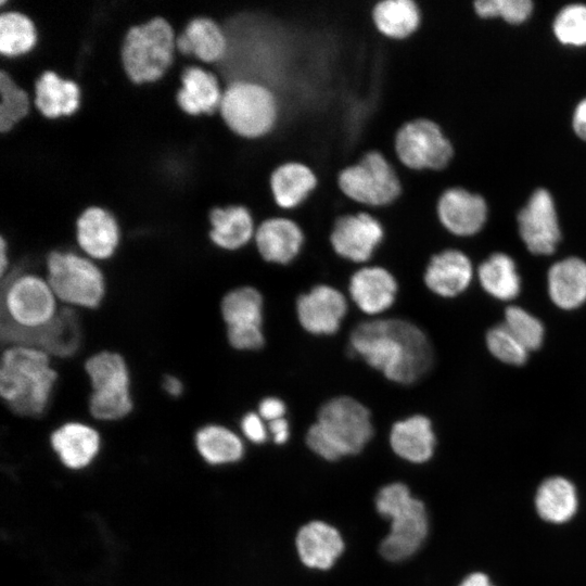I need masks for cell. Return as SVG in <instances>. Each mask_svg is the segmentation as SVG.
I'll return each mask as SVG.
<instances>
[{"label":"cell","instance_id":"obj_1","mask_svg":"<svg viewBox=\"0 0 586 586\" xmlns=\"http://www.w3.org/2000/svg\"><path fill=\"white\" fill-rule=\"evenodd\" d=\"M349 349L387 380L402 385L420 381L434 359L426 334L399 318L360 322L351 332Z\"/></svg>","mask_w":586,"mask_h":586},{"label":"cell","instance_id":"obj_2","mask_svg":"<svg viewBox=\"0 0 586 586\" xmlns=\"http://www.w3.org/2000/svg\"><path fill=\"white\" fill-rule=\"evenodd\" d=\"M58 372L50 355L24 345L8 346L1 356L0 395L21 417H41L49 407Z\"/></svg>","mask_w":586,"mask_h":586},{"label":"cell","instance_id":"obj_3","mask_svg":"<svg viewBox=\"0 0 586 586\" xmlns=\"http://www.w3.org/2000/svg\"><path fill=\"white\" fill-rule=\"evenodd\" d=\"M373 435L369 409L349 396H336L321 405L317 421L306 433L307 446L327 460L360 453Z\"/></svg>","mask_w":586,"mask_h":586},{"label":"cell","instance_id":"obj_4","mask_svg":"<svg viewBox=\"0 0 586 586\" xmlns=\"http://www.w3.org/2000/svg\"><path fill=\"white\" fill-rule=\"evenodd\" d=\"M378 512L392 521L391 531L380 546L382 557L402 561L413 555L428 535V517L422 501L408 487L393 483L380 489L375 498Z\"/></svg>","mask_w":586,"mask_h":586},{"label":"cell","instance_id":"obj_5","mask_svg":"<svg viewBox=\"0 0 586 586\" xmlns=\"http://www.w3.org/2000/svg\"><path fill=\"white\" fill-rule=\"evenodd\" d=\"M56 300L47 279L15 269L2 279L0 327L38 330L58 315Z\"/></svg>","mask_w":586,"mask_h":586},{"label":"cell","instance_id":"obj_6","mask_svg":"<svg viewBox=\"0 0 586 586\" xmlns=\"http://www.w3.org/2000/svg\"><path fill=\"white\" fill-rule=\"evenodd\" d=\"M218 114L237 136L259 139L272 131L279 117L273 91L252 80H237L224 87Z\"/></svg>","mask_w":586,"mask_h":586},{"label":"cell","instance_id":"obj_7","mask_svg":"<svg viewBox=\"0 0 586 586\" xmlns=\"http://www.w3.org/2000/svg\"><path fill=\"white\" fill-rule=\"evenodd\" d=\"M85 370L91 385L88 407L93 418L115 421L128 416L133 408L130 375L124 357L102 351L90 356Z\"/></svg>","mask_w":586,"mask_h":586},{"label":"cell","instance_id":"obj_8","mask_svg":"<svg viewBox=\"0 0 586 586\" xmlns=\"http://www.w3.org/2000/svg\"><path fill=\"white\" fill-rule=\"evenodd\" d=\"M175 36L170 24L163 17L131 27L122 48L123 66L137 84L160 78L173 61Z\"/></svg>","mask_w":586,"mask_h":586},{"label":"cell","instance_id":"obj_9","mask_svg":"<svg viewBox=\"0 0 586 586\" xmlns=\"http://www.w3.org/2000/svg\"><path fill=\"white\" fill-rule=\"evenodd\" d=\"M46 279L55 297L67 305L93 309L105 295V280L100 268L72 252L49 253Z\"/></svg>","mask_w":586,"mask_h":586},{"label":"cell","instance_id":"obj_10","mask_svg":"<svg viewBox=\"0 0 586 586\" xmlns=\"http://www.w3.org/2000/svg\"><path fill=\"white\" fill-rule=\"evenodd\" d=\"M342 192L365 209L393 204L402 193V182L394 165L379 151H369L359 162L339 175Z\"/></svg>","mask_w":586,"mask_h":586},{"label":"cell","instance_id":"obj_11","mask_svg":"<svg viewBox=\"0 0 586 586\" xmlns=\"http://www.w3.org/2000/svg\"><path fill=\"white\" fill-rule=\"evenodd\" d=\"M395 153L408 169L441 171L451 163L455 148L437 123L418 118L406 123L397 131Z\"/></svg>","mask_w":586,"mask_h":586},{"label":"cell","instance_id":"obj_12","mask_svg":"<svg viewBox=\"0 0 586 586\" xmlns=\"http://www.w3.org/2000/svg\"><path fill=\"white\" fill-rule=\"evenodd\" d=\"M263 306V296L253 286H240L225 294L220 311L233 348L257 351L264 346Z\"/></svg>","mask_w":586,"mask_h":586},{"label":"cell","instance_id":"obj_13","mask_svg":"<svg viewBox=\"0 0 586 586\" xmlns=\"http://www.w3.org/2000/svg\"><path fill=\"white\" fill-rule=\"evenodd\" d=\"M384 240L383 225L368 211L339 216L329 237L332 252L352 263L369 262Z\"/></svg>","mask_w":586,"mask_h":586},{"label":"cell","instance_id":"obj_14","mask_svg":"<svg viewBox=\"0 0 586 586\" xmlns=\"http://www.w3.org/2000/svg\"><path fill=\"white\" fill-rule=\"evenodd\" d=\"M2 343L39 348L50 356L74 355L81 342V327L77 313L71 307L59 309L55 318L47 326L34 331L1 328Z\"/></svg>","mask_w":586,"mask_h":586},{"label":"cell","instance_id":"obj_15","mask_svg":"<svg viewBox=\"0 0 586 586\" xmlns=\"http://www.w3.org/2000/svg\"><path fill=\"white\" fill-rule=\"evenodd\" d=\"M520 235L535 255H550L560 241L561 232L551 195L536 190L518 216Z\"/></svg>","mask_w":586,"mask_h":586},{"label":"cell","instance_id":"obj_16","mask_svg":"<svg viewBox=\"0 0 586 586\" xmlns=\"http://www.w3.org/2000/svg\"><path fill=\"white\" fill-rule=\"evenodd\" d=\"M346 311L344 294L327 284L315 285L296 300L298 322L314 335H331L337 332Z\"/></svg>","mask_w":586,"mask_h":586},{"label":"cell","instance_id":"obj_17","mask_svg":"<svg viewBox=\"0 0 586 586\" xmlns=\"http://www.w3.org/2000/svg\"><path fill=\"white\" fill-rule=\"evenodd\" d=\"M305 242L302 227L283 216L262 220L253 239L256 252L265 262L282 266L293 263L302 254Z\"/></svg>","mask_w":586,"mask_h":586},{"label":"cell","instance_id":"obj_18","mask_svg":"<svg viewBox=\"0 0 586 586\" xmlns=\"http://www.w3.org/2000/svg\"><path fill=\"white\" fill-rule=\"evenodd\" d=\"M484 200L460 187H450L436 204L437 219L449 233L468 237L476 233L486 220Z\"/></svg>","mask_w":586,"mask_h":586},{"label":"cell","instance_id":"obj_19","mask_svg":"<svg viewBox=\"0 0 586 586\" xmlns=\"http://www.w3.org/2000/svg\"><path fill=\"white\" fill-rule=\"evenodd\" d=\"M395 277L382 266H365L349 279L348 291L357 307L368 315L388 309L397 294Z\"/></svg>","mask_w":586,"mask_h":586},{"label":"cell","instance_id":"obj_20","mask_svg":"<svg viewBox=\"0 0 586 586\" xmlns=\"http://www.w3.org/2000/svg\"><path fill=\"white\" fill-rule=\"evenodd\" d=\"M473 268L461 251L447 249L434 254L425 268L424 283L436 295L454 297L470 284Z\"/></svg>","mask_w":586,"mask_h":586},{"label":"cell","instance_id":"obj_21","mask_svg":"<svg viewBox=\"0 0 586 586\" xmlns=\"http://www.w3.org/2000/svg\"><path fill=\"white\" fill-rule=\"evenodd\" d=\"M209 239L217 247L234 252L253 242L256 221L244 205L214 206L209 212Z\"/></svg>","mask_w":586,"mask_h":586},{"label":"cell","instance_id":"obj_22","mask_svg":"<svg viewBox=\"0 0 586 586\" xmlns=\"http://www.w3.org/2000/svg\"><path fill=\"white\" fill-rule=\"evenodd\" d=\"M76 238L80 249L91 258L107 259L119 243L118 225L109 212L92 206L78 217Z\"/></svg>","mask_w":586,"mask_h":586},{"label":"cell","instance_id":"obj_23","mask_svg":"<svg viewBox=\"0 0 586 586\" xmlns=\"http://www.w3.org/2000/svg\"><path fill=\"white\" fill-rule=\"evenodd\" d=\"M578 504L576 486L571 480L561 475L543 480L533 499L539 519L553 525L571 521L577 513Z\"/></svg>","mask_w":586,"mask_h":586},{"label":"cell","instance_id":"obj_24","mask_svg":"<svg viewBox=\"0 0 586 586\" xmlns=\"http://www.w3.org/2000/svg\"><path fill=\"white\" fill-rule=\"evenodd\" d=\"M181 82L177 102L186 113L213 115L219 110L224 87L217 75L202 67L191 66L183 71Z\"/></svg>","mask_w":586,"mask_h":586},{"label":"cell","instance_id":"obj_25","mask_svg":"<svg viewBox=\"0 0 586 586\" xmlns=\"http://www.w3.org/2000/svg\"><path fill=\"white\" fill-rule=\"evenodd\" d=\"M296 546L306 566L321 570L331 568L344 549L339 532L321 521L304 525L297 533Z\"/></svg>","mask_w":586,"mask_h":586},{"label":"cell","instance_id":"obj_26","mask_svg":"<svg viewBox=\"0 0 586 586\" xmlns=\"http://www.w3.org/2000/svg\"><path fill=\"white\" fill-rule=\"evenodd\" d=\"M390 443L400 458L422 463L433 456L436 440L430 419L415 415L393 424Z\"/></svg>","mask_w":586,"mask_h":586},{"label":"cell","instance_id":"obj_27","mask_svg":"<svg viewBox=\"0 0 586 586\" xmlns=\"http://www.w3.org/2000/svg\"><path fill=\"white\" fill-rule=\"evenodd\" d=\"M182 53H193L204 62H220L228 51V38L222 26L206 16L195 17L176 38Z\"/></svg>","mask_w":586,"mask_h":586},{"label":"cell","instance_id":"obj_28","mask_svg":"<svg viewBox=\"0 0 586 586\" xmlns=\"http://www.w3.org/2000/svg\"><path fill=\"white\" fill-rule=\"evenodd\" d=\"M317 186L318 178L314 170L298 162L280 165L270 177V189L275 202L284 211L301 206Z\"/></svg>","mask_w":586,"mask_h":586},{"label":"cell","instance_id":"obj_29","mask_svg":"<svg viewBox=\"0 0 586 586\" xmlns=\"http://www.w3.org/2000/svg\"><path fill=\"white\" fill-rule=\"evenodd\" d=\"M51 446L67 468L80 469L98 454L100 436L87 424L68 422L53 431Z\"/></svg>","mask_w":586,"mask_h":586},{"label":"cell","instance_id":"obj_30","mask_svg":"<svg viewBox=\"0 0 586 586\" xmlns=\"http://www.w3.org/2000/svg\"><path fill=\"white\" fill-rule=\"evenodd\" d=\"M548 292L555 305L574 309L586 302V263L569 257L553 264L548 271Z\"/></svg>","mask_w":586,"mask_h":586},{"label":"cell","instance_id":"obj_31","mask_svg":"<svg viewBox=\"0 0 586 586\" xmlns=\"http://www.w3.org/2000/svg\"><path fill=\"white\" fill-rule=\"evenodd\" d=\"M421 11L416 0H377L372 21L377 30L391 40H406L421 25Z\"/></svg>","mask_w":586,"mask_h":586},{"label":"cell","instance_id":"obj_32","mask_svg":"<svg viewBox=\"0 0 586 586\" xmlns=\"http://www.w3.org/2000/svg\"><path fill=\"white\" fill-rule=\"evenodd\" d=\"M35 104L47 117L69 115L79 103L77 85L68 79L59 77L54 72H44L36 81Z\"/></svg>","mask_w":586,"mask_h":586},{"label":"cell","instance_id":"obj_33","mask_svg":"<svg viewBox=\"0 0 586 586\" xmlns=\"http://www.w3.org/2000/svg\"><path fill=\"white\" fill-rule=\"evenodd\" d=\"M479 280L489 295L500 301L515 298L521 290L514 260L505 253H495L480 265Z\"/></svg>","mask_w":586,"mask_h":586},{"label":"cell","instance_id":"obj_34","mask_svg":"<svg viewBox=\"0 0 586 586\" xmlns=\"http://www.w3.org/2000/svg\"><path fill=\"white\" fill-rule=\"evenodd\" d=\"M195 446L200 455L211 464L234 462L243 456L241 438L226 426L208 424L195 434Z\"/></svg>","mask_w":586,"mask_h":586},{"label":"cell","instance_id":"obj_35","mask_svg":"<svg viewBox=\"0 0 586 586\" xmlns=\"http://www.w3.org/2000/svg\"><path fill=\"white\" fill-rule=\"evenodd\" d=\"M36 41L34 23L20 12H4L0 15V51L5 55H16L29 50Z\"/></svg>","mask_w":586,"mask_h":586},{"label":"cell","instance_id":"obj_36","mask_svg":"<svg viewBox=\"0 0 586 586\" xmlns=\"http://www.w3.org/2000/svg\"><path fill=\"white\" fill-rule=\"evenodd\" d=\"M504 324L528 352L536 351L542 346L545 334L544 326L540 320L523 308L507 307Z\"/></svg>","mask_w":586,"mask_h":586},{"label":"cell","instance_id":"obj_37","mask_svg":"<svg viewBox=\"0 0 586 586\" xmlns=\"http://www.w3.org/2000/svg\"><path fill=\"white\" fill-rule=\"evenodd\" d=\"M0 130L8 131L28 111V95L4 72H0Z\"/></svg>","mask_w":586,"mask_h":586},{"label":"cell","instance_id":"obj_38","mask_svg":"<svg viewBox=\"0 0 586 586\" xmlns=\"http://www.w3.org/2000/svg\"><path fill=\"white\" fill-rule=\"evenodd\" d=\"M486 345L495 358L507 365L522 366L528 357V351L504 323L497 324L487 331Z\"/></svg>","mask_w":586,"mask_h":586},{"label":"cell","instance_id":"obj_39","mask_svg":"<svg viewBox=\"0 0 586 586\" xmlns=\"http://www.w3.org/2000/svg\"><path fill=\"white\" fill-rule=\"evenodd\" d=\"M555 35L564 44H586V5L571 4L563 8L553 24Z\"/></svg>","mask_w":586,"mask_h":586},{"label":"cell","instance_id":"obj_40","mask_svg":"<svg viewBox=\"0 0 586 586\" xmlns=\"http://www.w3.org/2000/svg\"><path fill=\"white\" fill-rule=\"evenodd\" d=\"M475 12L482 17L500 16L508 23L525 21L532 11L528 0H480L474 2Z\"/></svg>","mask_w":586,"mask_h":586},{"label":"cell","instance_id":"obj_41","mask_svg":"<svg viewBox=\"0 0 586 586\" xmlns=\"http://www.w3.org/2000/svg\"><path fill=\"white\" fill-rule=\"evenodd\" d=\"M263 418L255 412H247L241 419V429L244 435L254 443L266 441L267 431Z\"/></svg>","mask_w":586,"mask_h":586},{"label":"cell","instance_id":"obj_42","mask_svg":"<svg viewBox=\"0 0 586 586\" xmlns=\"http://www.w3.org/2000/svg\"><path fill=\"white\" fill-rule=\"evenodd\" d=\"M286 411L285 404L278 397H266L258 405V415L267 421L283 418Z\"/></svg>","mask_w":586,"mask_h":586},{"label":"cell","instance_id":"obj_43","mask_svg":"<svg viewBox=\"0 0 586 586\" xmlns=\"http://www.w3.org/2000/svg\"><path fill=\"white\" fill-rule=\"evenodd\" d=\"M269 430L276 444H283L289 438V423L284 418L273 420L269 423Z\"/></svg>","mask_w":586,"mask_h":586},{"label":"cell","instance_id":"obj_44","mask_svg":"<svg viewBox=\"0 0 586 586\" xmlns=\"http://www.w3.org/2000/svg\"><path fill=\"white\" fill-rule=\"evenodd\" d=\"M573 127L576 135L581 139L586 140V99H584L575 110Z\"/></svg>","mask_w":586,"mask_h":586},{"label":"cell","instance_id":"obj_45","mask_svg":"<svg viewBox=\"0 0 586 586\" xmlns=\"http://www.w3.org/2000/svg\"><path fill=\"white\" fill-rule=\"evenodd\" d=\"M458 586H496L489 576L484 572H472L468 574Z\"/></svg>","mask_w":586,"mask_h":586},{"label":"cell","instance_id":"obj_46","mask_svg":"<svg viewBox=\"0 0 586 586\" xmlns=\"http://www.w3.org/2000/svg\"><path fill=\"white\" fill-rule=\"evenodd\" d=\"M163 387L171 397H178L183 392L182 382L175 375H166L163 381Z\"/></svg>","mask_w":586,"mask_h":586},{"label":"cell","instance_id":"obj_47","mask_svg":"<svg viewBox=\"0 0 586 586\" xmlns=\"http://www.w3.org/2000/svg\"><path fill=\"white\" fill-rule=\"evenodd\" d=\"M8 266V257H7V244L5 240L1 237L0 239V269H1V277H4V272L7 270Z\"/></svg>","mask_w":586,"mask_h":586}]
</instances>
